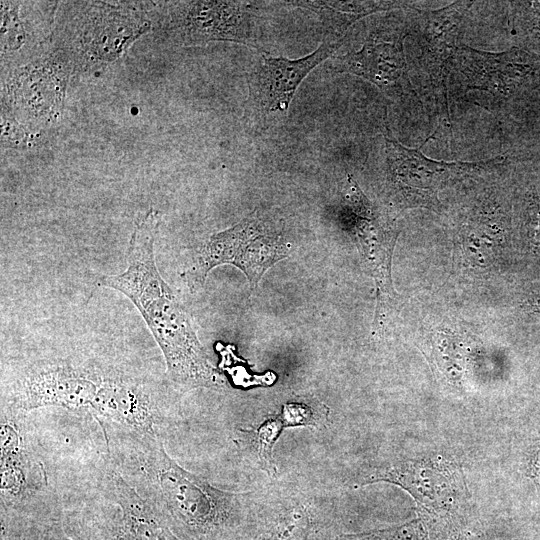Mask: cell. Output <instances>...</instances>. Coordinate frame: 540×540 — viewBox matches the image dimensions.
I'll use <instances>...</instances> for the list:
<instances>
[{"instance_id": "6", "label": "cell", "mask_w": 540, "mask_h": 540, "mask_svg": "<svg viewBox=\"0 0 540 540\" xmlns=\"http://www.w3.org/2000/svg\"><path fill=\"white\" fill-rule=\"evenodd\" d=\"M432 138L429 136L420 147L408 148L401 144L386 128L384 157L387 180L396 200L404 207L438 209V192L451 180L470 176L481 170L496 167L504 157L477 162L434 160L425 156L421 148Z\"/></svg>"}, {"instance_id": "3", "label": "cell", "mask_w": 540, "mask_h": 540, "mask_svg": "<svg viewBox=\"0 0 540 540\" xmlns=\"http://www.w3.org/2000/svg\"><path fill=\"white\" fill-rule=\"evenodd\" d=\"M385 481L405 489L417 503L429 540H479L468 519L469 493L459 464L441 456L375 468L358 485Z\"/></svg>"}, {"instance_id": "20", "label": "cell", "mask_w": 540, "mask_h": 540, "mask_svg": "<svg viewBox=\"0 0 540 540\" xmlns=\"http://www.w3.org/2000/svg\"><path fill=\"white\" fill-rule=\"evenodd\" d=\"M284 427L281 418L277 416L268 418L255 428L240 430L239 432V446L246 456L269 475H274L277 471L272 450Z\"/></svg>"}, {"instance_id": "15", "label": "cell", "mask_w": 540, "mask_h": 540, "mask_svg": "<svg viewBox=\"0 0 540 540\" xmlns=\"http://www.w3.org/2000/svg\"><path fill=\"white\" fill-rule=\"evenodd\" d=\"M505 233V217L495 203L482 202L465 217L459 231L463 259L475 267H485L495 256Z\"/></svg>"}, {"instance_id": "23", "label": "cell", "mask_w": 540, "mask_h": 540, "mask_svg": "<svg viewBox=\"0 0 540 540\" xmlns=\"http://www.w3.org/2000/svg\"><path fill=\"white\" fill-rule=\"evenodd\" d=\"M285 427L319 426L324 424L325 407L307 401H292L283 405L279 415Z\"/></svg>"}, {"instance_id": "25", "label": "cell", "mask_w": 540, "mask_h": 540, "mask_svg": "<svg viewBox=\"0 0 540 540\" xmlns=\"http://www.w3.org/2000/svg\"><path fill=\"white\" fill-rule=\"evenodd\" d=\"M527 228L529 242L534 251H540V198L535 197L527 209Z\"/></svg>"}, {"instance_id": "17", "label": "cell", "mask_w": 540, "mask_h": 540, "mask_svg": "<svg viewBox=\"0 0 540 540\" xmlns=\"http://www.w3.org/2000/svg\"><path fill=\"white\" fill-rule=\"evenodd\" d=\"M283 4L315 12L329 28L327 34L343 37L357 20L376 12L415 9L407 1H290Z\"/></svg>"}, {"instance_id": "1", "label": "cell", "mask_w": 540, "mask_h": 540, "mask_svg": "<svg viewBox=\"0 0 540 540\" xmlns=\"http://www.w3.org/2000/svg\"><path fill=\"white\" fill-rule=\"evenodd\" d=\"M159 224V214L152 209L138 220L125 271L100 278L99 285L121 292L137 307L164 355L166 375L174 388L213 387L218 383L217 373L188 314L156 266L154 244Z\"/></svg>"}, {"instance_id": "27", "label": "cell", "mask_w": 540, "mask_h": 540, "mask_svg": "<svg viewBox=\"0 0 540 540\" xmlns=\"http://www.w3.org/2000/svg\"><path fill=\"white\" fill-rule=\"evenodd\" d=\"M533 307L536 311L540 312V298L534 301Z\"/></svg>"}, {"instance_id": "13", "label": "cell", "mask_w": 540, "mask_h": 540, "mask_svg": "<svg viewBox=\"0 0 540 540\" xmlns=\"http://www.w3.org/2000/svg\"><path fill=\"white\" fill-rule=\"evenodd\" d=\"M86 21L80 24L79 46L81 58L91 62L107 61L117 57L125 47L142 33L143 24L132 14L110 6H91Z\"/></svg>"}, {"instance_id": "11", "label": "cell", "mask_w": 540, "mask_h": 540, "mask_svg": "<svg viewBox=\"0 0 540 540\" xmlns=\"http://www.w3.org/2000/svg\"><path fill=\"white\" fill-rule=\"evenodd\" d=\"M407 27L377 29L362 47L334 58V69L366 79L393 100H404L413 92L404 52Z\"/></svg>"}, {"instance_id": "14", "label": "cell", "mask_w": 540, "mask_h": 540, "mask_svg": "<svg viewBox=\"0 0 540 540\" xmlns=\"http://www.w3.org/2000/svg\"><path fill=\"white\" fill-rule=\"evenodd\" d=\"M92 408L114 421L154 435L155 412L149 397L122 377L101 380Z\"/></svg>"}, {"instance_id": "26", "label": "cell", "mask_w": 540, "mask_h": 540, "mask_svg": "<svg viewBox=\"0 0 540 540\" xmlns=\"http://www.w3.org/2000/svg\"><path fill=\"white\" fill-rule=\"evenodd\" d=\"M528 475L532 479L540 481V444L530 460Z\"/></svg>"}, {"instance_id": "22", "label": "cell", "mask_w": 540, "mask_h": 540, "mask_svg": "<svg viewBox=\"0 0 540 540\" xmlns=\"http://www.w3.org/2000/svg\"><path fill=\"white\" fill-rule=\"evenodd\" d=\"M336 540H429L425 526L419 518L387 529L356 534H341Z\"/></svg>"}, {"instance_id": "7", "label": "cell", "mask_w": 540, "mask_h": 540, "mask_svg": "<svg viewBox=\"0 0 540 540\" xmlns=\"http://www.w3.org/2000/svg\"><path fill=\"white\" fill-rule=\"evenodd\" d=\"M342 39L327 34L316 50L298 59L262 54L248 76L247 119L262 129L284 122L301 82L333 55Z\"/></svg>"}, {"instance_id": "24", "label": "cell", "mask_w": 540, "mask_h": 540, "mask_svg": "<svg viewBox=\"0 0 540 540\" xmlns=\"http://www.w3.org/2000/svg\"><path fill=\"white\" fill-rule=\"evenodd\" d=\"M463 346L455 339L448 337L438 338L434 346L435 358L444 371L452 379L461 375L462 364L464 363Z\"/></svg>"}, {"instance_id": "9", "label": "cell", "mask_w": 540, "mask_h": 540, "mask_svg": "<svg viewBox=\"0 0 540 540\" xmlns=\"http://www.w3.org/2000/svg\"><path fill=\"white\" fill-rule=\"evenodd\" d=\"M473 3L455 1L438 9L415 8L407 21V36L415 43V64L425 75L432 97L449 123V66L458 46L460 26Z\"/></svg>"}, {"instance_id": "5", "label": "cell", "mask_w": 540, "mask_h": 540, "mask_svg": "<svg viewBox=\"0 0 540 540\" xmlns=\"http://www.w3.org/2000/svg\"><path fill=\"white\" fill-rule=\"evenodd\" d=\"M261 4L252 1L169 2L161 26L164 33L180 45L229 41L262 49Z\"/></svg>"}, {"instance_id": "4", "label": "cell", "mask_w": 540, "mask_h": 540, "mask_svg": "<svg viewBox=\"0 0 540 540\" xmlns=\"http://www.w3.org/2000/svg\"><path fill=\"white\" fill-rule=\"evenodd\" d=\"M287 254V245L275 225L255 211L233 227L212 235L186 270V278L189 286L197 288L211 269L232 264L245 273L253 289L266 270Z\"/></svg>"}, {"instance_id": "8", "label": "cell", "mask_w": 540, "mask_h": 540, "mask_svg": "<svg viewBox=\"0 0 540 540\" xmlns=\"http://www.w3.org/2000/svg\"><path fill=\"white\" fill-rule=\"evenodd\" d=\"M540 78V60L512 47L503 52H488L457 46L451 59L448 81L458 95L477 90L488 93L504 105Z\"/></svg>"}, {"instance_id": "2", "label": "cell", "mask_w": 540, "mask_h": 540, "mask_svg": "<svg viewBox=\"0 0 540 540\" xmlns=\"http://www.w3.org/2000/svg\"><path fill=\"white\" fill-rule=\"evenodd\" d=\"M145 470L156 495L148 500L183 540H235L240 521L228 494L172 460L160 442L149 444Z\"/></svg>"}, {"instance_id": "12", "label": "cell", "mask_w": 540, "mask_h": 540, "mask_svg": "<svg viewBox=\"0 0 540 540\" xmlns=\"http://www.w3.org/2000/svg\"><path fill=\"white\" fill-rule=\"evenodd\" d=\"M101 379L69 364H49L29 369L19 380L15 402L26 411L46 406H93Z\"/></svg>"}, {"instance_id": "18", "label": "cell", "mask_w": 540, "mask_h": 540, "mask_svg": "<svg viewBox=\"0 0 540 540\" xmlns=\"http://www.w3.org/2000/svg\"><path fill=\"white\" fill-rule=\"evenodd\" d=\"M251 540H326L324 524L304 508H291L266 516L255 525Z\"/></svg>"}, {"instance_id": "21", "label": "cell", "mask_w": 540, "mask_h": 540, "mask_svg": "<svg viewBox=\"0 0 540 540\" xmlns=\"http://www.w3.org/2000/svg\"><path fill=\"white\" fill-rule=\"evenodd\" d=\"M72 540H134L124 515L109 509L86 520L73 521L67 530Z\"/></svg>"}, {"instance_id": "16", "label": "cell", "mask_w": 540, "mask_h": 540, "mask_svg": "<svg viewBox=\"0 0 540 540\" xmlns=\"http://www.w3.org/2000/svg\"><path fill=\"white\" fill-rule=\"evenodd\" d=\"M116 501L134 540H183L160 512L116 474L113 479Z\"/></svg>"}, {"instance_id": "19", "label": "cell", "mask_w": 540, "mask_h": 540, "mask_svg": "<svg viewBox=\"0 0 540 540\" xmlns=\"http://www.w3.org/2000/svg\"><path fill=\"white\" fill-rule=\"evenodd\" d=\"M1 540H72L52 514L6 510L1 514Z\"/></svg>"}, {"instance_id": "10", "label": "cell", "mask_w": 540, "mask_h": 540, "mask_svg": "<svg viewBox=\"0 0 540 540\" xmlns=\"http://www.w3.org/2000/svg\"><path fill=\"white\" fill-rule=\"evenodd\" d=\"M345 202L353 218L358 246L377 285L376 322L383 323L395 292L391 281V257L397 230L364 195L358 184L346 189Z\"/></svg>"}]
</instances>
